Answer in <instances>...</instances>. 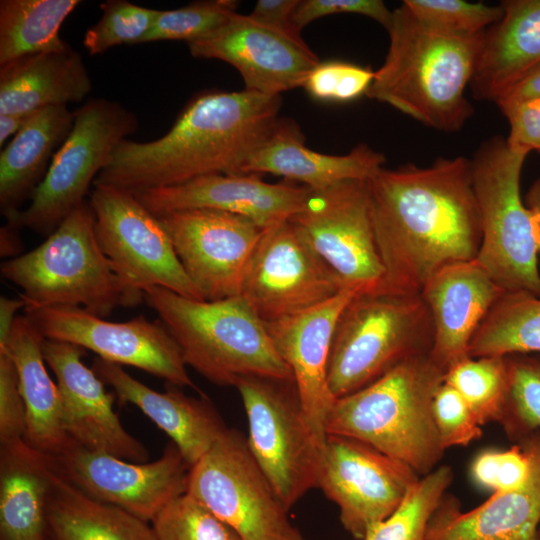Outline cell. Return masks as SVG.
<instances>
[{"mask_svg":"<svg viewBox=\"0 0 540 540\" xmlns=\"http://www.w3.org/2000/svg\"><path fill=\"white\" fill-rule=\"evenodd\" d=\"M376 247L384 267L378 290L420 294L441 267L474 260L482 240L470 160L380 168L368 180Z\"/></svg>","mask_w":540,"mask_h":540,"instance_id":"cell-1","label":"cell"},{"mask_svg":"<svg viewBox=\"0 0 540 540\" xmlns=\"http://www.w3.org/2000/svg\"><path fill=\"white\" fill-rule=\"evenodd\" d=\"M281 102V95L245 89L200 93L162 137L123 140L94 184L137 194L205 175L241 174L276 128Z\"/></svg>","mask_w":540,"mask_h":540,"instance_id":"cell-2","label":"cell"},{"mask_svg":"<svg viewBox=\"0 0 540 540\" xmlns=\"http://www.w3.org/2000/svg\"><path fill=\"white\" fill-rule=\"evenodd\" d=\"M389 47L366 92L421 124L460 131L473 116L465 96L475 72L485 31L449 33L418 20L402 3L393 10Z\"/></svg>","mask_w":540,"mask_h":540,"instance_id":"cell-3","label":"cell"},{"mask_svg":"<svg viewBox=\"0 0 540 540\" xmlns=\"http://www.w3.org/2000/svg\"><path fill=\"white\" fill-rule=\"evenodd\" d=\"M446 370L429 353L412 356L381 378L336 398L328 413V435L359 440L426 475L444 449L433 402Z\"/></svg>","mask_w":540,"mask_h":540,"instance_id":"cell-4","label":"cell"},{"mask_svg":"<svg viewBox=\"0 0 540 540\" xmlns=\"http://www.w3.org/2000/svg\"><path fill=\"white\" fill-rule=\"evenodd\" d=\"M177 343L186 366L208 381L235 386L243 377L292 380L266 324L243 297L195 300L163 287L143 291Z\"/></svg>","mask_w":540,"mask_h":540,"instance_id":"cell-5","label":"cell"},{"mask_svg":"<svg viewBox=\"0 0 540 540\" xmlns=\"http://www.w3.org/2000/svg\"><path fill=\"white\" fill-rule=\"evenodd\" d=\"M26 305L78 307L106 317L117 307L144 300L115 272L96 237L88 203L74 210L33 250L1 264Z\"/></svg>","mask_w":540,"mask_h":540,"instance_id":"cell-6","label":"cell"},{"mask_svg":"<svg viewBox=\"0 0 540 540\" xmlns=\"http://www.w3.org/2000/svg\"><path fill=\"white\" fill-rule=\"evenodd\" d=\"M433 339L432 316L421 294H356L333 334L327 370L331 394L335 399L351 394L406 359L429 353Z\"/></svg>","mask_w":540,"mask_h":540,"instance_id":"cell-7","label":"cell"},{"mask_svg":"<svg viewBox=\"0 0 540 540\" xmlns=\"http://www.w3.org/2000/svg\"><path fill=\"white\" fill-rule=\"evenodd\" d=\"M528 154L493 136L470 159L482 229L476 260L504 291L540 298V223L520 194Z\"/></svg>","mask_w":540,"mask_h":540,"instance_id":"cell-8","label":"cell"},{"mask_svg":"<svg viewBox=\"0 0 540 540\" xmlns=\"http://www.w3.org/2000/svg\"><path fill=\"white\" fill-rule=\"evenodd\" d=\"M138 119L116 101L95 98L74 112L72 129L52 158L29 205L6 219L20 229L49 236L85 203L91 185Z\"/></svg>","mask_w":540,"mask_h":540,"instance_id":"cell-9","label":"cell"},{"mask_svg":"<svg viewBox=\"0 0 540 540\" xmlns=\"http://www.w3.org/2000/svg\"><path fill=\"white\" fill-rule=\"evenodd\" d=\"M248 446L287 510L318 487L324 447L313 434L292 380L248 376L236 385Z\"/></svg>","mask_w":540,"mask_h":540,"instance_id":"cell-10","label":"cell"},{"mask_svg":"<svg viewBox=\"0 0 540 540\" xmlns=\"http://www.w3.org/2000/svg\"><path fill=\"white\" fill-rule=\"evenodd\" d=\"M187 493L242 540H303L238 430L227 428L190 468Z\"/></svg>","mask_w":540,"mask_h":540,"instance_id":"cell-11","label":"cell"},{"mask_svg":"<svg viewBox=\"0 0 540 540\" xmlns=\"http://www.w3.org/2000/svg\"><path fill=\"white\" fill-rule=\"evenodd\" d=\"M92 187L88 204L96 237L123 282L142 293L156 286L204 300L159 218L128 191L101 184Z\"/></svg>","mask_w":540,"mask_h":540,"instance_id":"cell-12","label":"cell"},{"mask_svg":"<svg viewBox=\"0 0 540 540\" xmlns=\"http://www.w3.org/2000/svg\"><path fill=\"white\" fill-rule=\"evenodd\" d=\"M346 290L362 294L383 282L370 214L367 180H346L311 190L289 219Z\"/></svg>","mask_w":540,"mask_h":540,"instance_id":"cell-13","label":"cell"},{"mask_svg":"<svg viewBox=\"0 0 540 540\" xmlns=\"http://www.w3.org/2000/svg\"><path fill=\"white\" fill-rule=\"evenodd\" d=\"M346 290L290 221L266 228L248 262L240 296L265 323L305 312Z\"/></svg>","mask_w":540,"mask_h":540,"instance_id":"cell-14","label":"cell"},{"mask_svg":"<svg viewBox=\"0 0 540 540\" xmlns=\"http://www.w3.org/2000/svg\"><path fill=\"white\" fill-rule=\"evenodd\" d=\"M23 310L44 339L91 350L105 361L136 367L180 388L197 389L177 343L160 320L140 315L111 322L78 307L26 305Z\"/></svg>","mask_w":540,"mask_h":540,"instance_id":"cell-15","label":"cell"},{"mask_svg":"<svg viewBox=\"0 0 540 540\" xmlns=\"http://www.w3.org/2000/svg\"><path fill=\"white\" fill-rule=\"evenodd\" d=\"M419 478L406 464L359 440L328 435L318 488L337 505L343 527L363 540L397 509Z\"/></svg>","mask_w":540,"mask_h":540,"instance_id":"cell-16","label":"cell"},{"mask_svg":"<svg viewBox=\"0 0 540 540\" xmlns=\"http://www.w3.org/2000/svg\"><path fill=\"white\" fill-rule=\"evenodd\" d=\"M54 459L61 475L81 492L145 522L187 492L191 468L173 442L152 462L127 461L75 442Z\"/></svg>","mask_w":540,"mask_h":540,"instance_id":"cell-17","label":"cell"},{"mask_svg":"<svg viewBox=\"0 0 540 540\" xmlns=\"http://www.w3.org/2000/svg\"><path fill=\"white\" fill-rule=\"evenodd\" d=\"M158 218L204 300L240 295L245 269L266 228L244 216L210 209Z\"/></svg>","mask_w":540,"mask_h":540,"instance_id":"cell-18","label":"cell"},{"mask_svg":"<svg viewBox=\"0 0 540 540\" xmlns=\"http://www.w3.org/2000/svg\"><path fill=\"white\" fill-rule=\"evenodd\" d=\"M187 45L195 58L217 59L233 66L245 90L273 96L303 86L320 62L306 42L295 41L238 12Z\"/></svg>","mask_w":540,"mask_h":540,"instance_id":"cell-19","label":"cell"},{"mask_svg":"<svg viewBox=\"0 0 540 540\" xmlns=\"http://www.w3.org/2000/svg\"><path fill=\"white\" fill-rule=\"evenodd\" d=\"M42 351L57 379L62 425L69 438L92 451L131 462H148L146 447L125 430L114 412L113 395L93 369L82 362V348L43 339Z\"/></svg>","mask_w":540,"mask_h":540,"instance_id":"cell-20","label":"cell"},{"mask_svg":"<svg viewBox=\"0 0 540 540\" xmlns=\"http://www.w3.org/2000/svg\"><path fill=\"white\" fill-rule=\"evenodd\" d=\"M309 191L303 185L265 182L259 174H211L134 195L157 217L210 209L241 215L268 228L298 213Z\"/></svg>","mask_w":540,"mask_h":540,"instance_id":"cell-21","label":"cell"},{"mask_svg":"<svg viewBox=\"0 0 540 540\" xmlns=\"http://www.w3.org/2000/svg\"><path fill=\"white\" fill-rule=\"evenodd\" d=\"M355 295L343 290L305 312L265 323L277 352L291 370L309 427L323 447L326 419L335 401L327 378L332 338L341 312Z\"/></svg>","mask_w":540,"mask_h":540,"instance_id":"cell-22","label":"cell"},{"mask_svg":"<svg viewBox=\"0 0 540 540\" xmlns=\"http://www.w3.org/2000/svg\"><path fill=\"white\" fill-rule=\"evenodd\" d=\"M529 457V473L516 488L493 492L476 508L461 512L444 496L425 540H538L540 527V430L518 441Z\"/></svg>","mask_w":540,"mask_h":540,"instance_id":"cell-23","label":"cell"},{"mask_svg":"<svg viewBox=\"0 0 540 540\" xmlns=\"http://www.w3.org/2000/svg\"><path fill=\"white\" fill-rule=\"evenodd\" d=\"M505 291L477 262H455L434 272L421 296L434 325L430 355L446 371L468 357L477 328Z\"/></svg>","mask_w":540,"mask_h":540,"instance_id":"cell-24","label":"cell"},{"mask_svg":"<svg viewBox=\"0 0 540 540\" xmlns=\"http://www.w3.org/2000/svg\"><path fill=\"white\" fill-rule=\"evenodd\" d=\"M92 369L114 390L121 403L138 407L179 449L190 467L195 465L227 430L221 416L204 395H186L166 383L157 392L129 375L120 365L96 357Z\"/></svg>","mask_w":540,"mask_h":540,"instance_id":"cell-25","label":"cell"},{"mask_svg":"<svg viewBox=\"0 0 540 540\" xmlns=\"http://www.w3.org/2000/svg\"><path fill=\"white\" fill-rule=\"evenodd\" d=\"M384 163L385 156L365 143L344 155L311 150L305 146L299 126L280 118L270 137L245 163L241 174L269 173L319 190L346 180H368Z\"/></svg>","mask_w":540,"mask_h":540,"instance_id":"cell-26","label":"cell"},{"mask_svg":"<svg viewBox=\"0 0 540 540\" xmlns=\"http://www.w3.org/2000/svg\"><path fill=\"white\" fill-rule=\"evenodd\" d=\"M501 19L485 31L470 89L497 99L540 62V0H504Z\"/></svg>","mask_w":540,"mask_h":540,"instance_id":"cell-27","label":"cell"},{"mask_svg":"<svg viewBox=\"0 0 540 540\" xmlns=\"http://www.w3.org/2000/svg\"><path fill=\"white\" fill-rule=\"evenodd\" d=\"M92 81L72 47L14 59L0 66V114H29L83 100Z\"/></svg>","mask_w":540,"mask_h":540,"instance_id":"cell-28","label":"cell"},{"mask_svg":"<svg viewBox=\"0 0 540 540\" xmlns=\"http://www.w3.org/2000/svg\"><path fill=\"white\" fill-rule=\"evenodd\" d=\"M54 457L25 439L0 448V540H46Z\"/></svg>","mask_w":540,"mask_h":540,"instance_id":"cell-29","label":"cell"},{"mask_svg":"<svg viewBox=\"0 0 540 540\" xmlns=\"http://www.w3.org/2000/svg\"><path fill=\"white\" fill-rule=\"evenodd\" d=\"M42 335L26 316H18L5 348L13 359L26 410L25 441L34 449L57 457L74 441L61 419V395L45 367Z\"/></svg>","mask_w":540,"mask_h":540,"instance_id":"cell-30","label":"cell"},{"mask_svg":"<svg viewBox=\"0 0 540 540\" xmlns=\"http://www.w3.org/2000/svg\"><path fill=\"white\" fill-rule=\"evenodd\" d=\"M74 122L67 106L35 111L0 154V209L9 219L31 200Z\"/></svg>","mask_w":540,"mask_h":540,"instance_id":"cell-31","label":"cell"},{"mask_svg":"<svg viewBox=\"0 0 540 540\" xmlns=\"http://www.w3.org/2000/svg\"><path fill=\"white\" fill-rule=\"evenodd\" d=\"M46 521L51 540H157L148 522L87 496L61 475L57 465Z\"/></svg>","mask_w":540,"mask_h":540,"instance_id":"cell-32","label":"cell"},{"mask_svg":"<svg viewBox=\"0 0 540 540\" xmlns=\"http://www.w3.org/2000/svg\"><path fill=\"white\" fill-rule=\"evenodd\" d=\"M79 0H1L0 66L14 59L71 46L60 36Z\"/></svg>","mask_w":540,"mask_h":540,"instance_id":"cell-33","label":"cell"},{"mask_svg":"<svg viewBox=\"0 0 540 540\" xmlns=\"http://www.w3.org/2000/svg\"><path fill=\"white\" fill-rule=\"evenodd\" d=\"M531 352L540 353V298L524 291H505L474 333L468 356Z\"/></svg>","mask_w":540,"mask_h":540,"instance_id":"cell-34","label":"cell"},{"mask_svg":"<svg viewBox=\"0 0 540 540\" xmlns=\"http://www.w3.org/2000/svg\"><path fill=\"white\" fill-rule=\"evenodd\" d=\"M444 382L463 397L481 425L500 422L508 395L505 356H468L446 371Z\"/></svg>","mask_w":540,"mask_h":540,"instance_id":"cell-35","label":"cell"},{"mask_svg":"<svg viewBox=\"0 0 540 540\" xmlns=\"http://www.w3.org/2000/svg\"><path fill=\"white\" fill-rule=\"evenodd\" d=\"M452 479V469L447 465L423 475L397 509L373 526L363 540H425L430 521Z\"/></svg>","mask_w":540,"mask_h":540,"instance_id":"cell-36","label":"cell"},{"mask_svg":"<svg viewBox=\"0 0 540 540\" xmlns=\"http://www.w3.org/2000/svg\"><path fill=\"white\" fill-rule=\"evenodd\" d=\"M505 358L508 395L499 423L518 442L540 430V358L528 354Z\"/></svg>","mask_w":540,"mask_h":540,"instance_id":"cell-37","label":"cell"},{"mask_svg":"<svg viewBox=\"0 0 540 540\" xmlns=\"http://www.w3.org/2000/svg\"><path fill=\"white\" fill-rule=\"evenodd\" d=\"M157 540H242L238 533L187 492L152 520Z\"/></svg>","mask_w":540,"mask_h":540,"instance_id":"cell-38","label":"cell"},{"mask_svg":"<svg viewBox=\"0 0 540 540\" xmlns=\"http://www.w3.org/2000/svg\"><path fill=\"white\" fill-rule=\"evenodd\" d=\"M102 16L84 34L83 46L98 55L122 44H140L150 30L158 10L126 0H107L100 4Z\"/></svg>","mask_w":540,"mask_h":540,"instance_id":"cell-39","label":"cell"},{"mask_svg":"<svg viewBox=\"0 0 540 540\" xmlns=\"http://www.w3.org/2000/svg\"><path fill=\"white\" fill-rule=\"evenodd\" d=\"M235 0H209L190 3L178 9L158 10L140 44L166 40H197L237 12Z\"/></svg>","mask_w":540,"mask_h":540,"instance_id":"cell-40","label":"cell"},{"mask_svg":"<svg viewBox=\"0 0 540 540\" xmlns=\"http://www.w3.org/2000/svg\"><path fill=\"white\" fill-rule=\"evenodd\" d=\"M402 3L421 22L458 35L482 33L503 15L501 4L464 0H405Z\"/></svg>","mask_w":540,"mask_h":540,"instance_id":"cell-41","label":"cell"},{"mask_svg":"<svg viewBox=\"0 0 540 540\" xmlns=\"http://www.w3.org/2000/svg\"><path fill=\"white\" fill-rule=\"evenodd\" d=\"M374 71L344 61L319 62L307 76L303 87L315 99L347 102L366 94Z\"/></svg>","mask_w":540,"mask_h":540,"instance_id":"cell-42","label":"cell"},{"mask_svg":"<svg viewBox=\"0 0 540 540\" xmlns=\"http://www.w3.org/2000/svg\"><path fill=\"white\" fill-rule=\"evenodd\" d=\"M433 416L444 450L467 446L482 434V425L463 397L446 382L442 383L435 394Z\"/></svg>","mask_w":540,"mask_h":540,"instance_id":"cell-43","label":"cell"},{"mask_svg":"<svg viewBox=\"0 0 540 540\" xmlns=\"http://www.w3.org/2000/svg\"><path fill=\"white\" fill-rule=\"evenodd\" d=\"M529 457L520 442L503 451L485 450L476 461L480 483L493 492L506 491L521 485L528 476Z\"/></svg>","mask_w":540,"mask_h":540,"instance_id":"cell-44","label":"cell"},{"mask_svg":"<svg viewBox=\"0 0 540 540\" xmlns=\"http://www.w3.org/2000/svg\"><path fill=\"white\" fill-rule=\"evenodd\" d=\"M25 433L26 410L17 369L10 354L0 351V443L24 439Z\"/></svg>","mask_w":540,"mask_h":540,"instance_id":"cell-45","label":"cell"},{"mask_svg":"<svg viewBox=\"0 0 540 540\" xmlns=\"http://www.w3.org/2000/svg\"><path fill=\"white\" fill-rule=\"evenodd\" d=\"M344 13L369 17L386 30L393 16V11L381 0H301L294 12V22L302 30L321 17Z\"/></svg>","mask_w":540,"mask_h":540,"instance_id":"cell-46","label":"cell"},{"mask_svg":"<svg viewBox=\"0 0 540 540\" xmlns=\"http://www.w3.org/2000/svg\"><path fill=\"white\" fill-rule=\"evenodd\" d=\"M508 121V144L528 153H540V99L526 101L502 111Z\"/></svg>","mask_w":540,"mask_h":540,"instance_id":"cell-47","label":"cell"},{"mask_svg":"<svg viewBox=\"0 0 540 540\" xmlns=\"http://www.w3.org/2000/svg\"><path fill=\"white\" fill-rule=\"evenodd\" d=\"M300 0H259L249 15L256 22L295 41L305 42L294 22Z\"/></svg>","mask_w":540,"mask_h":540,"instance_id":"cell-48","label":"cell"},{"mask_svg":"<svg viewBox=\"0 0 540 540\" xmlns=\"http://www.w3.org/2000/svg\"><path fill=\"white\" fill-rule=\"evenodd\" d=\"M534 99H540V62L508 88L495 103L502 112Z\"/></svg>","mask_w":540,"mask_h":540,"instance_id":"cell-49","label":"cell"},{"mask_svg":"<svg viewBox=\"0 0 540 540\" xmlns=\"http://www.w3.org/2000/svg\"><path fill=\"white\" fill-rule=\"evenodd\" d=\"M25 302L6 296L0 298V349L5 348L17 319V311L25 308Z\"/></svg>","mask_w":540,"mask_h":540,"instance_id":"cell-50","label":"cell"},{"mask_svg":"<svg viewBox=\"0 0 540 540\" xmlns=\"http://www.w3.org/2000/svg\"><path fill=\"white\" fill-rule=\"evenodd\" d=\"M20 228L6 221L0 230V253L2 257H17L21 255L23 245L20 238Z\"/></svg>","mask_w":540,"mask_h":540,"instance_id":"cell-51","label":"cell"},{"mask_svg":"<svg viewBox=\"0 0 540 540\" xmlns=\"http://www.w3.org/2000/svg\"><path fill=\"white\" fill-rule=\"evenodd\" d=\"M34 113V112H33ZM33 113L29 114H0V146L15 136L26 124Z\"/></svg>","mask_w":540,"mask_h":540,"instance_id":"cell-52","label":"cell"},{"mask_svg":"<svg viewBox=\"0 0 540 540\" xmlns=\"http://www.w3.org/2000/svg\"><path fill=\"white\" fill-rule=\"evenodd\" d=\"M523 200L540 223V176L532 183Z\"/></svg>","mask_w":540,"mask_h":540,"instance_id":"cell-53","label":"cell"},{"mask_svg":"<svg viewBox=\"0 0 540 540\" xmlns=\"http://www.w3.org/2000/svg\"><path fill=\"white\" fill-rule=\"evenodd\" d=\"M538 536H540V527H539V531H538Z\"/></svg>","mask_w":540,"mask_h":540,"instance_id":"cell-54","label":"cell"},{"mask_svg":"<svg viewBox=\"0 0 540 540\" xmlns=\"http://www.w3.org/2000/svg\"><path fill=\"white\" fill-rule=\"evenodd\" d=\"M538 540H540V536H538Z\"/></svg>","mask_w":540,"mask_h":540,"instance_id":"cell-55","label":"cell"}]
</instances>
